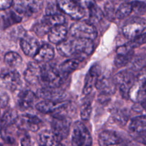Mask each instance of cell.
Returning <instances> with one entry per match:
<instances>
[{"label": "cell", "instance_id": "obj_1", "mask_svg": "<svg viewBox=\"0 0 146 146\" xmlns=\"http://www.w3.org/2000/svg\"><path fill=\"white\" fill-rule=\"evenodd\" d=\"M93 47L92 40L75 38L62 42L57 44V50L59 54L64 57L77 55L83 59L92 54Z\"/></svg>", "mask_w": 146, "mask_h": 146}, {"label": "cell", "instance_id": "obj_2", "mask_svg": "<svg viewBox=\"0 0 146 146\" xmlns=\"http://www.w3.org/2000/svg\"><path fill=\"white\" fill-rule=\"evenodd\" d=\"M36 110L44 114L53 113L57 117H67V113L72 109L71 102L67 101L43 100L36 105Z\"/></svg>", "mask_w": 146, "mask_h": 146}, {"label": "cell", "instance_id": "obj_3", "mask_svg": "<svg viewBox=\"0 0 146 146\" xmlns=\"http://www.w3.org/2000/svg\"><path fill=\"white\" fill-rule=\"evenodd\" d=\"M63 75L59 69L50 64H45L40 67V79L46 88H59L63 80Z\"/></svg>", "mask_w": 146, "mask_h": 146}, {"label": "cell", "instance_id": "obj_4", "mask_svg": "<svg viewBox=\"0 0 146 146\" xmlns=\"http://www.w3.org/2000/svg\"><path fill=\"white\" fill-rule=\"evenodd\" d=\"M129 98L135 102L146 100V67L142 69L129 92Z\"/></svg>", "mask_w": 146, "mask_h": 146}, {"label": "cell", "instance_id": "obj_5", "mask_svg": "<svg viewBox=\"0 0 146 146\" xmlns=\"http://www.w3.org/2000/svg\"><path fill=\"white\" fill-rule=\"evenodd\" d=\"M44 0H14L15 12L25 16H32L40 12L43 7Z\"/></svg>", "mask_w": 146, "mask_h": 146}, {"label": "cell", "instance_id": "obj_6", "mask_svg": "<svg viewBox=\"0 0 146 146\" xmlns=\"http://www.w3.org/2000/svg\"><path fill=\"white\" fill-rule=\"evenodd\" d=\"M92 139L89 130L81 122H76L72 133V146H91Z\"/></svg>", "mask_w": 146, "mask_h": 146}, {"label": "cell", "instance_id": "obj_7", "mask_svg": "<svg viewBox=\"0 0 146 146\" xmlns=\"http://www.w3.org/2000/svg\"><path fill=\"white\" fill-rule=\"evenodd\" d=\"M57 5L62 12L76 20L81 19L85 15L83 7L76 0H57Z\"/></svg>", "mask_w": 146, "mask_h": 146}, {"label": "cell", "instance_id": "obj_8", "mask_svg": "<svg viewBox=\"0 0 146 146\" xmlns=\"http://www.w3.org/2000/svg\"><path fill=\"white\" fill-rule=\"evenodd\" d=\"M70 35L74 38L93 40L96 38L97 31L90 22H78L70 28Z\"/></svg>", "mask_w": 146, "mask_h": 146}, {"label": "cell", "instance_id": "obj_9", "mask_svg": "<svg viewBox=\"0 0 146 146\" xmlns=\"http://www.w3.org/2000/svg\"><path fill=\"white\" fill-rule=\"evenodd\" d=\"M146 28V20L136 17L127 21L123 27V33L127 39L133 40L143 33Z\"/></svg>", "mask_w": 146, "mask_h": 146}, {"label": "cell", "instance_id": "obj_10", "mask_svg": "<svg viewBox=\"0 0 146 146\" xmlns=\"http://www.w3.org/2000/svg\"><path fill=\"white\" fill-rule=\"evenodd\" d=\"M130 135L138 143L146 145V117L137 116L130 122Z\"/></svg>", "mask_w": 146, "mask_h": 146}, {"label": "cell", "instance_id": "obj_11", "mask_svg": "<svg viewBox=\"0 0 146 146\" xmlns=\"http://www.w3.org/2000/svg\"><path fill=\"white\" fill-rule=\"evenodd\" d=\"M71 122L67 117L55 116L51 123L52 133L59 141L61 142L67 137L70 132Z\"/></svg>", "mask_w": 146, "mask_h": 146}, {"label": "cell", "instance_id": "obj_12", "mask_svg": "<svg viewBox=\"0 0 146 146\" xmlns=\"http://www.w3.org/2000/svg\"><path fill=\"white\" fill-rule=\"evenodd\" d=\"M116 85H118L122 95L124 98H128L129 92L135 81V78L130 72L121 71L113 78Z\"/></svg>", "mask_w": 146, "mask_h": 146}, {"label": "cell", "instance_id": "obj_13", "mask_svg": "<svg viewBox=\"0 0 146 146\" xmlns=\"http://www.w3.org/2000/svg\"><path fill=\"white\" fill-rule=\"evenodd\" d=\"M21 84V78L16 70H7L0 74V87L14 91Z\"/></svg>", "mask_w": 146, "mask_h": 146}, {"label": "cell", "instance_id": "obj_14", "mask_svg": "<svg viewBox=\"0 0 146 146\" xmlns=\"http://www.w3.org/2000/svg\"><path fill=\"white\" fill-rule=\"evenodd\" d=\"M100 146H127L124 140L115 132L105 130L99 135Z\"/></svg>", "mask_w": 146, "mask_h": 146}, {"label": "cell", "instance_id": "obj_15", "mask_svg": "<svg viewBox=\"0 0 146 146\" xmlns=\"http://www.w3.org/2000/svg\"><path fill=\"white\" fill-rule=\"evenodd\" d=\"M41 123L40 118L32 115H24L17 117L16 121V125L19 128L33 132L39 130Z\"/></svg>", "mask_w": 146, "mask_h": 146}, {"label": "cell", "instance_id": "obj_16", "mask_svg": "<svg viewBox=\"0 0 146 146\" xmlns=\"http://www.w3.org/2000/svg\"><path fill=\"white\" fill-rule=\"evenodd\" d=\"M100 70L98 64H94L88 71L85 80L83 88L84 95H88L92 91V88L96 85L97 81L100 77Z\"/></svg>", "mask_w": 146, "mask_h": 146}, {"label": "cell", "instance_id": "obj_17", "mask_svg": "<svg viewBox=\"0 0 146 146\" xmlns=\"http://www.w3.org/2000/svg\"><path fill=\"white\" fill-rule=\"evenodd\" d=\"M38 96L44 99V100L62 101L66 98L64 91L60 90L58 88H46L40 90L38 92Z\"/></svg>", "mask_w": 146, "mask_h": 146}, {"label": "cell", "instance_id": "obj_18", "mask_svg": "<svg viewBox=\"0 0 146 146\" xmlns=\"http://www.w3.org/2000/svg\"><path fill=\"white\" fill-rule=\"evenodd\" d=\"M21 48L26 55L34 57L40 48V43L32 36H27L21 40Z\"/></svg>", "mask_w": 146, "mask_h": 146}, {"label": "cell", "instance_id": "obj_19", "mask_svg": "<svg viewBox=\"0 0 146 146\" xmlns=\"http://www.w3.org/2000/svg\"><path fill=\"white\" fill-rule=\"evenodd\" d=\"M95 87L105 95H110L115 92L116 84L114 79H111L105 76H100L97 81Z\"/></svg>", "mask_w": 146, "mask_h": 146}, {"label": "cell", "instance_id": "obj_20", "mask_svg": "<svg viewBox=\"0 0 146 146\" xmlns=\"http://www.w3.org/2000/svg\"><path fill=\"white\" fill-rule=\"evenodd\" d=\"M36 96L33 92L29 90H25L19 92L17 98L18 106L22 110H27L33 105Z\"/></svg>", "mask_w": 146, "mask_h": 146}, {"label": "cell", "instance_id": "obj_21", "mask_svg": "<svg viewBox=\"0 0 146 146\" xmlns=\"http://www.w3.org/2000/svg\"><path fill=\"white\" fill-rule=\"evenodd\" d=\"M67 31L65 27L63 25H57L51 28L48 32L49 41L52 44H58L65 40Z\"/></svg>", "mask_w": 146, "mask_h": 146}, {"label": "cell", "instance_id": "obj_22", "mask_svg": "<svg viewBox=\"0 0 146 146\" xmlns=\"http://www.w3.org/2000/svg\"><path fill=\"white\" fill-rule=\"evenodd\" d=\"M54 56V51L52 47L49 44H44L39 48L36 54L34 56V60L37 62H48Z\"/></svg>", "mask_w": 146, "mask_h": 146}, {"label": "cell", "instance_id": "obj_23", "mask_svg": "<svg viewBox=\"0 0 146 146\" xmlns=\"http://www.w3.org/2000/svg\"><path fill=\"white\" fill-rule=\"evenodd\" d=\"M64 17L59 12L46 15L42 19V23L48 27L50 29L57 25H62L64 23Z\"/></svg>", "mask_w": 146, "mask_h": 146}, {"label": "cell", "instance_id": "obj_24", "mask_svg": "<svg viewBox=\"0 0 146 146\" xmlns=\"http://www.w3.org/2000/svg\"><path fill=\"white\" fill-rule=\"evenodd\" d=\"M40 67L37 66L35 63L29 64L27 70L25 72V78L27 82L30 84H35L39 82L40 79Z\"/></svg>", "mask_w": 146, "mask_h": 146}, {"label": "cell", "instance_id": "obj_25", "mask_svg": "<svg viewBox=\"0 0 146 146\" xmlns=\"http://www.w3.org/2000/svg\"><path fill=\"white\" fill-rule=\"evenodd\" d=\"M40 146H60V141L57 140L52 131L44 130L39 135Z\"/></svg>", "mask_w": 146, "mask_h": 146}, {"label": "cell", "instance_id": "obj_26", "mask_svg": "<svg viewBox=\"0 0 146 146\" xmlns=\"http://www.w3.org/2000/svg\"><path fill=\"white\" fill-rule=\"evenodd\" d=\"M86 7L89 10L90 23L92 25V22H98L103 18V12L100 8L93 2L89 0L86 3Z\"/></svg>", "mask_w": 146, "mask_h": 146}, {"label": "cell", "instance_id": "obj_27", "mask_svg": "<svg viewBox=\"0 0 146 146\" xmlns=\"http://www.w3.org/2000/svg\"><path fill=\"white\" fill-rule=\"evenodd\" d=\"M80 64V60L78 59H70L66 60L60 64L59 70L63 76L67 75L75 71L78 67Z\"/></svg>", "mask_w": 146, "mask_h": 146}, {"label": "cell", "instance_id": "obj_28", "mask_svg": "<svg viewBox=\"0 0 146 146\" xmlns=\"http://www.w3.org/2000/svg\"><path fill=\"white\" fill-rule=\"evenodd\" d=\"M17 117L16 113L12 110H9L7 111L0 120V127H1V129L9 127V126H12V125L15 124L17 120Z\"/></svg>", "mask_w": 146, "mask_h": 146}, {"label": "cell", "instance_id": "obj_29", "mask_svg": "<svg viewBox=\"0 0 146 146\" xmlns=\"http://www.w3.org/2000/svg\"><path fill=\"white\" fill-rule=\"evenodd\" d=\"M5 62L11 67H18L22 64V59L18 53L15 52H9L4 57Z\"/></svg>", "mask_w": 146, "mask_h": 146}, {"label": "cell", "instance_id": "obj_30", "mask_svg": "<svg viewBox=\"0 0 146 146\" xmlns=\"http://www.w3.org/2000/svg\"><path fill=\"white\" fill-rule=\"evenodd\" d=\"M17 14L14 11H9L7 12L2 17V23H3L4 27H9V26L20 22L22 20V17H19Z\"/></svg>", "mask_w": 146, "mask_h": 146}, {"label": "cell", "instance_id": "obj_31", "mask_svg": "<svg viewBox=\"0 0 146 146\" xmlns=\"http://www.w3.org/2000/svg\"><path fill=\"white\" fill-rule=\"evenodd\" d=\"M133 12L131 4L128 2H123L119 6L115 12V17L119 19H125Z\"/></svg>", "mask_w": 146, "mask_h": 146}, {"label": "cell", "instance_id": "obj_32", "mask_svg": "<svg viewBox=\"0 0 146 146\" xmlns=\"http://www.w3.org/2000/svg\"><path fill=\"white\" fill-rule=\"evenodd\" d=\"M134 55V51L128 53H120L117 54L115 59V64L117 67H121L130 62Z\"/></svg>", "mask_w": 146, "mask_h": 146}, {"label": "cell", "instance_id": "obj_33", "mask_svg": "<svg viewBox=\"0 0 146 146\" xmlns=\"http://www.w3.org/2000/svg\"><path fill=\"white\" fill-rule=\"evenodd\" d=\"M133 12L137 15H143L146 13V3L142 1H133L131 3Z\"/></svg>", "mask_w": 146, "mask_h": 146}, {"label": "cell", "instance_id": "obj_34", "mask_svg": "<svg viewBox=\"0 0 146 146\" xmlns=\"http://www.w3.org/2000/svg\"><path fill=\"white\" fill-rule=\"evenodd\" d=\"M144 44H146V33L141 34L138 36H137V37H135L133 40H130L129 42H127V44L133 50L135 47L143 45Z\"/></svg>", "mask_w": 146, "mask_h": 146}, {"label": "cell", "instance_id": "obj_35", "mask_svg": "<svg viewBox=\"0 0 146 146\" xmlns=\"http://www.w3.org/2000/svg\"><path fill=\"white\" fill-rule=\"evenodd\" d=\"M91 113H92V107L90 104L89 102L84 103L80 109L81 118L84 120H88L90 117Z\"/></svg>", "mask_w": 146, "mask_h": 146}, {"label": "cell", "instance_id": "obj_36", "mask_svg": "<svg viewBox=\"0 0 146 146\" xmlns=\"http://www.w3.org/2000/svg\"><path fill=\"white\" fill-rule=\"evenodd\" d=\"M14 0H0V10H7L13 6Z\"/></svg>", "mask_w": 146, "mask_h": 146}, {"label": "cell", "instance_id": "obj_37", "mask_svg": "<svg viewBox=\"0 0 146 146\" xmlns=\"http://www.w3.org/2000/svg\"><path fill=\"white\" fill-rule=\"evenodd\" d=\"M9 102V96L5 92H0V108H5Z\"/></svg>", "mask_w": 146, "mask_h": 146}, {"label": "cell", "instance_id": "obj_38", "mask_svg": "<svg viewBox=\"0 0 146 146\" xmlns=\"http://www.w3.org/2000/svg\"><path fill=\"white\" fill-rule=\"evenodd\" d=\"M105 9L107 17H113V13H115V12H114V6L110 2H108V3L106 4Z\"/></svg>", "mask_w": 146, "mask_h": 146}, {"label": "cell", "instance_id": "obj_39", "mask_svg": "<svg viewBox=\"0 0 146 146\" xmlns=\"http://www.w3.org/2000/svg\"><path fill=\"white\" fill-rule=\"evenodd\" d=\"M21 145L22 146H32V141L29 135H25L21 140Z\"/></svg>", "mask_w": 146, "mask_h": 146}, {"label": "cell", "instance_id": "obj_40", "mask_svg": "<svg viewBox=\"0 0 146 146\" xmlns=\"http://www.w3.org/2000/svg\"><path fill=\"white\" fill-rule=\"evenodd\" d=\"M142 105H143V109H144L146 111V100L144 101V102H143V104H142Z\"/></svg>", "mask_w": 146, "mask_h": 146}, {"label": "cell", "instance_id": "obj_41", "mask_svg": "<svg viewBox=\"0 0 146 146\" xmlns=\"http://www.w3.org/2000/svg\"><path fill=\"white\" fill-rule=\"evenodd\" d=\"M122 1H127V0H122Z\"/></svg>", "mask_w": 146, "mask_h": 146}, {"label": "cell", "instance_id": "obj_42", "mask_svg": "<svg viewBox=\"0 0 146 146\" xmlns=\"http://www.w3.org/2000/svg\"><path fill=\"white\" fill-rule=\"evenodd\" d=\"M0 146H3V145H0Z\"/></svg>", "mask_w": 146, "mask_h": 146}, {"label": "cell", "instance_id": "obj_43", "mask_svg": "<svg viewBox=\"0 0 146 146\" xmlns=\"http://www.w3.org/2000/svg\"><path fill=\"white\" fill-rule=\"evenodd\" d=\"M98 1H102V0H98Z\"/></svg>", "mask_w": 146, "mask_h": 146}]
</instances>
